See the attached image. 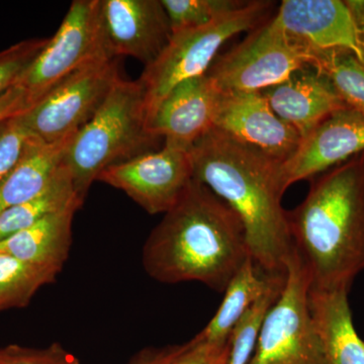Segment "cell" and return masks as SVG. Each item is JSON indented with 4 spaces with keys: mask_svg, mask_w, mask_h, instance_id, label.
Listing matches in <instances>:
<instances>
[{
    "mask_svg": "<svg viewBox=\"0 0 364 364\" xmlns=\"http://www.w3.org/2000/svg\"><path fill=\"white\" fill-rule=\"evenodd\" d=\"M189 154L193 179L241 220L255 267L265 274H286L294 246L282 205L280 162L214 128L196 141Z\"/></svg>",
    "mask_w": 364,
    "mask_h": 364,
    "instance_id": "obj_1",
    "label": "cell"
},
{
    "mask_svg": "<svg viewBox=\"0 0 364 364\" xmlns=\"http://www.w3.org/2000/svg\"><path fill=\"white\" fill-rule=\"evenodd\" d=\"M251 258L245 229L224 200L193 179L143 248V267L162 284L198 282L225 293Z\"/></svg>",
    "mask_w": 364,
    "mask_h": 364,
    "instance_id": "obj_2",
    "label": "cell"
},
{
    "mask_svg": "<svg viewBox=\"0 0 364 364\" xmlns=\"http://www.w3.org/2000/svg\"><path fill=\"white\" fill-rule=\"evenodd\" d=\"M311 181L305 200L287 210L294 249L310 289L349 293L364 270V151Z\"/></svg>",
    "mask_w": 364,
    "mask_h": 364,
    "instance_id": "obj_3",
    "label": "cell"
},
{
    "mask_svg": "<svg viewBox=\"0 0 364 364\" xmlns=\"http://www.w3.org/2000/svg\"><path fill=\"white\" fill-rule=\"evenodd\" d=\"M160 139L150 131L140 80L119 78L95 117L72 139L64 158L78 198L105 169L154 151Z\"/></svg>",
    "mask_w": 364,
    "mask_h": 364,
    "instance_id": "obj_4",
    "label": "cell"
},
{
    "mask_svg": "<svg viewBox=\"0 0 364 364\" xmlns=\"http://www.w3.org/2000/svg\"><path fill=\"white\" fill-rule=\"evenodd\" d=\"M272 7L270 1H247L210 25L172 33L168 44L139 78L145 91L148 124L170 91L188 79L207 74L222 46L262 25Z\"/></svg>",
    "mask_w": 364,
    "mask_h": 364,
    "instance_id": "obj_5",
    "label": "cell"
},
{
    "mask_svg": "<svg viewBox=\"0 0 364 364\" xmlns=\"http://www.w3.org/2000/svg\"><path fill=\"white\" fill-rule=\"evenodd\" d=\"M314 51L289 37L274 21L254 28L243 42L217 57L207 75L222 93L260 92L312 67Z\"/></svg>",
    "mask_w": 364,
    "mask_h": 364,
    "instance_id": "obj_6",
    "label": "cell"
},
{
    "mask_svg": "<svg viewBox=\"0 0 364 364\" xmlns=\"http://www.w3.org/2000/svg\"><path fill=\"white\" fill-rule=\"evenodd\" d=\"M310 286L306 268L293 247L284 289L265 318L247 364H326L309 309Z\"/></svg>",
    "mask_w": 364,
    "mask_h": 364,
    "instance_id": "obj_7",
    "label": "cell"
},
{
    "mask_svg": "<svg viewBox=\"0 0 364 364\" xmlns=\"http://www.w3.org/2000/svg\"><path fill=\"white\" fill-rule=\"evenodd\" d=\"M100 58L112 57L102 36L100 0H75L16 85L25 90L33 107L74 72Z\"/></svg>",
    "mask_w": 364,
    "mask_h": 364,
    "instance_id": "obj_8",
    "label": "cell"
},
{
    "mask_svg": "<svg viewBox=\"0 0 364 364\" xmlns=\"http://www.w3.org/2000/svg\"><path fill=\"white\" fill-rule=\"evenodd\" d=\"M119 78V60H95L74 72L18 117L40 140H61L77 133L95 117Z\"/></svg>",
    "mask_w": 364,
    "mask_h": 364,
    "instance_id": "obj_9",
    "label": "cell"
},
{
    "mask_svg": "<svg viewBox=\"0 0 364 364\" xmlns=\"http://www.w3.org/2000/svg\"><path fill=\"white\" fill-rule=\"evenodd\" d=\"M193 179L189 151L163 146L105 169L97 181L121 189L150 215L166 214Z\"/></svg>",
    "mask_w": 364,
    "mask_h": 364,
    "instance_id": "obj_10",
    "label": "cell"
},
{
    "mask_svg": "<svg viewBox=\"0 0 364 364\" xmlns=\"http://www.w3.org/2000/svg\"><path fill=\"white\" fill-rule=\"evenodd\" d=\"M100 16L112 58L133 57L147 66L172 35L161 0H100Z\"/></svg>",
    "mask_w": 364,
    "mask_h": 364,
    "instance_id": "obj_11",
    "label": "cell"
},
{
    "mask_svg": "<svg viewBox=\"0 0 364 364\" xmlns=\"http://www.w3.org/2000/svg\"><path fill=\"white\" fill-rule=\"evenodd\" d=\"M364 151V114L345 107L334 112L279 164L284 193L296 182L313 179Z\"/></svg>",
    "mask_w": 364,
    "mask_h": 364,
    "instance_id": "obj_12",
    "label": "cell"
},
{
    "mask_svg": "<svg viewBox=\"0 0 364 364\" xmlns=\"http://www.w3.org/2000/svg\"><path fill=\"white\" fill-rule=\"evenodd\" d=\"M214 129L280 163L301 142L299 134L275 114L261 92L223 93Z\"/></svg>",
    "mask_w": 364,
    "mask_h": 364,
    "instance_id": "obj_13",
    "label": "cell"
},
{
    "mask_svg": "<svg viewBox=\"0 0 364 364\" xmlns=\"http://www.w3.org/2000/svg\"><path fill=\"white\" fill-rule=\"evenodd\" d=\"M272 20L312 51H346L364 64L358 28L345 1L284 0Z\"/></svg>",
    "mask_w": 364,
    "mask_h": 364,
    "instance_id": "obj_14",
    "label": "cell"
},
{
    "mask_svg": "<svg viewBox=\"0 0 364 364\" xmlns=\"http://www.w3.org/2000/svg\"><path fill=\"white\" fill-rule=\"evenodd\" d=\"M222 95L207 74L179 83L150 119V131L167 147L191 150L214 128Z\"/></svg>",
    "mask_w": 364,
    "mask_h": 364,
    "instance_id": "obj_15",
    "label": "cell"
},
{
    "mask_svg": "<svg viewBox=\"0 0 364 364\" xmlns=\"http://www.w3.org/2000/svg\"><path fill=\"white\" fill-rule=\"evenodd\" d=\"M279 119L301 139L334 112L347 107L324 74L305 67L279 85L260 91Z\"/></svg>",
    "mask_w": 364,
    "mask_h": 364,
    "instance_id": "obj_16",
    "label": "cell"
},
{
    "mask_svg": "<svg viewBox=\"0 0 364 364\" xmlns=\"http://www.w3.org/2000/svg\"><path fill=\"white\" fill-rule=\"evenodd\" d=\"M348 294L309 291V309L326 364H364V342L354 327Z\"/></svg>",
    "mask_w": 364,
    "mask_h": 364,
    "instance_id": "obj_17",
    "label": "cell"
},
{
    "mask_svg": "<svg viewBox=\"0 0 364 364\" xmlns=\"http://www.w3.org/2000/svg\"><path fill=\"white\" fill-rule=\"evenodd\" d=\"M79 208L73 205L48 215L0 242V251L26 262L61 272L70 251L74 215Z\"/></svg>",
    "mask_w": 364,
    "mask_h": 364,
    "instance_id": "obj_18",
    "label": "cell"
},
{
    "mask_svg": "<svg viewBox=\"0 0 364 364\" xmlns=\"http://www.w3.org/2000/svg\"><path fill=\"white\" fill-rule=\"evenodd\" d=\"M76 133L46 143L36 138L13 171L0 184V213L39 196L63 165Z\"/></svg>",
    "mask_w": 364,
    "mask_h": 364,
    "instance_id": "obj_19",
    "label": "cell"
},
{
    "mask_svg": "<svg viewBox=\"0 0 364 364\" xmlns=\"http://www.w3.org/2000/svg\"><path fill=\"white\" fill-rule=\"evenodd\" d=\"M279 275L282 274L261 272L252 258H249L227 287L219 310L195 338L208 343L227 344L236 323L249 306L267 293Z\"/></svg>",
    "mask_w": 364,
    "mask_h": 364,
    "instance_id": "obj_20",
    "label": "cell"
},
{
    "mask_svg": "<svg viewBox=\"0 0 364 364\" xmlns=\"http://www.w3.org/2000/svg\"><path fill=\"white\" fill-rule=\"evenodd\" d=\"M68 168L62 165L49 186L39 196L0 213V242L32 226L48 215L82 205Z\"/></svg>",
    "mask_w": 364,
    "mask_h": 364,
    "instance_id": "obj_21",
    "label": "cell"
},
{
    "mask_svg": "<svg viewBox=\"0 0 364 364\" xmlns=\"http://www.w3.org/2000/svg\"><path fill=\"white\" fill-rule=\"evenodd\" d=\"M59 273L0 251V310L23 308Z\"/></svg>",
    "mask_w": 364,
    "mask_h": 364,
    "instance_id": "obj_22",
    "label": "cell"
},
{
    "mask_svg": "<svg viewBox=\"0 0 364 364\" xmlns=\"http://www.w3.org/2000/svg\"><path fill=\"white\" fill-rule=\"evenodd\" d=\"M313 68L324 74L348 109L364 114V64L346 51H314Z\"/></svg>",
    "mask_w": 364,
    "mask_h": 364,
    "instance_id": "obj_23",
    "label": "cell"
},
{
    "mask_svg": "<svg viewBox=\"0 0 364 364\" xmlns=\"http://www.w3.org/2000/svg\"><path fill=\"white\" fill-rule=\"evenodd\" d=\"M284 282L286 274L279 275L273 280L267 293L249 306L234 326L230 335V354L227 364H247L250 360L265 318L282 294Z\"/></svg>",
    "mask_w": 364,
    "mask_h": 364,
    "instance_id": "obj_24",
    "label": "cell"
},
{
    "mask_svg": "<svg viewBox=\"0 0 364 364\" xmlns=\"http://www.w3.org/2000/svg\"><path fill=\"white\" fill-rule=\"evenodd\" d=\"M238 0H161L171 32L200 28L245 6Z\"/></svg>",
    "mask_w": 364,
    "mask_h": 364,
    "instance_id": "obj_25",
    "label": "cell"
},
{
    "mask_svg": "<svg viewBox=\"0 0 364 364\" xmlns=\"http://www.w3.org/2000/svg\"><path fill=\"white\" fill-rule=\"evenodd\" d=\"M49 38L21 41L0 51V97L16 85L21 74L44 49Z\"/></svg>",
    "mask_w": 364,
    "mask_h": 364,
    "instance_id": "obj_26",
    "label": "cell"
},
{
    "mask_svg": "<svg viewBox=\"0 0 364 364\" xmlns=\"http://www.w3.org/2000/svg\"><path fill=\"white\" fill-rule=\"evenodd\" d=\"M18 116L0 122V184L11 174L30 144L37 138L23 126Z\"/></svg>",
    "mask_w": 364,
    "mask_h": 364,
    "instance_id": "obj_27",
    "label": "cell"
},
{
    "mask_svg": "<svg viewBox=\"0 0 364 364\" xmlns=\"http://www.w3.org/2000/svg\"><path fill=\"white\" fill-rule=\"evenodd\" d=\"M0 364H80L77 358L61 345L53 344L46 349H26L18 346L0 350Z\"/></svg>",
    "mask_w": 364,
    "mask_h": 364,
    "instance_id": "obj_28",
    "label": "cell"
},
{
    "mask_svg": "<svg viewBox=\"0 0 364 364\" xmlns=\"http://www.w3.org/2000/svg\"><path fill=\"white\" fill-rule=\"evenodd\" d=\"M230 354V342L212 344L193 338L184 344L174 364H227Z\"/></svg>",
    "mask_w": 364,
    "mask_h": 364,
    "instance_id": "obj_29",
    "label": "cell"
},
{
    "mask_svg": "<svg viewBox=\"0 0 364 364\" xmlns=\"http://www.w3.org/2000/svg\"><path fill=\"white\" fill-rule=\"evenodd\" d=\"M30 109L25 90L14 85L0 97V122L23 114Z\"/></svg>",
    "mask_w": 364,
    "mask_h": 364,
    "instance_id": "obj_30",
    "label": "cell"
},
{
    "mask_svg": "<svg viewBox=\"0 0 364 364\" xmlns=\"http://www.w3.org/2000/svg\"><path fill=\"white\" fill-rule=\"evenodd\" d=\"M184 344L163 348H147L139 352L129 364H174Z\"/></svg>",
    "mask_w": 364,
    "mask_h": 364,
    "instance_id": "obj_31",
    "label": "cell"
},
{
    "mask_svg": "<svg viewBox=\"0 0 364 364\" xmlns=\"http://www.w3.org/2000/svg\"><path fill=\"white\" fill-rule=\"evenodd\" d=\"M358 26L364 51V1H345Z\"/></svg>",
    "mask_w": 364,
    "mask_h": 364,
    "instance_id": "obj_32",
    "label": "cell"
}]
</instances>
